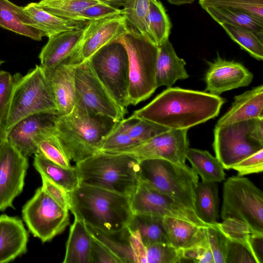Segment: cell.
<instances>
[{
	"instance_id": "cell-49",
	"label": "cell",
	"mask_w": 263,
	"mask_h": 263,
	"mask_svg": "<svg viewBox=\"0 0 263 263\" xmlns=\"http://www.w3.org/2000/svg\"><path fill=\"white\" fill-rule=\"evenodd\" d=\"M232 169L237 171L239 176L262 172L263 148L235 164Z\"/></svg>"
},
{
	"instance_id": "cell-24",
	"label": "cell",
	"mask_w": 263,
	"mask_h": 263,
	"mask_svg": "<svg viewBox=\"0 0 263 263\" xmlns=\"http://www.w3.org/2000/svg\"><path fill=\"white\" fill-rule=\"evenodd\" d=\"M156 81L157 87H171L178 80L189 78L185 61L179 58L167 39L157 46Z\"/></svg>"
},
{
	"instance_id": "cell-13",
	"label": "cell",
	"mask_w": 263,
	"mask_h": 263,
	"mask_svg": "<svg viewBox=\"0 0 263 263\" xmlns=\"http://www.w3.org/2000/svg\"><path fill=\"white\" fill-rule=\"evenodd\" d=\"M130 199L133 213L178 218L200 227L209 226L203 222L193 210L140 180Z\"/></svg>"
},
{
	"instance_id": "cell-11",
	"label": "cell",
	"mask_w": 263,
	"mask_h": 263,
	"mask_svg": "<svg viewBox=\"0 0 263 263\" xmlns=\"http://www.w3.org/2000/svg\"><path fill=\"white\" fill-rule=\"evenodd\" d=\"M74 81L76 104L116 122L124 119L127 109L113 98L95 73L88 60L76 66Z\"/></svg>"
},
{
	"instance_id": "cell-23",
	"label": "cell",
	"mask_w": 263,
	"mask_h": 263,
	"mask_svg": "<svg viewBox=\"0 0 263 263\" xmlns=\"http://www.w3.org/2000/svg\"><path fill=\"white\" fill-rule=\"evenodd\" d=\"M263 118V86L236 96L230 109L217 121L216 125Z\"/></svg>"
},
{
	"instance_id": "cell-33",
	"label": "cell",
	"mask_w": 263,
	"mask_h": 263,
	"mask_svg": "<svg viewBox=\"0 0 263 263\" xmlns=\"http://www.w3.org/2000/svg\"><path fill=\"white\" fill-rule=\"evenodd\" d=\"M204 10L219 25L229 24L254 32L263 40V21L246 13L225 8H206Z\"/></svg>"
},
{
	"instance_id": "cell-7",
	"label": "cell",
	"mask_w": 263,
	"mask_h": 263,
	"mask_svg": "<svg viewBox=\"0 0 263 263\" xmlns=\"http://www.w3.org/2000/svg\"><path fill=\"white\" fill-rule=\"evenodd\" d=\"M139 167L140 181L195 211L194 189L199 178L192 167L161 159L141 160Z\"/></svg>"
},
{
	"instance_id": "cell-4",
	"label": "cell",
	"mask_w": 263,
	"mask_h": 263,
	"mask_svg": "<svg viewBox=\"0 0 263 263\" xmlns=\"http://www.w3.org/2000/svg\"><path fill=\"white\" fill-rule=\"evenodd\" d=\"M79 183L130 197L139 182V161L125 154L99 152L76 163Z\"/></svg>"
},
{
	"instance_id": "cell-8",
	"label": "cell",
	"mask_w": 263,
	"mask_h": 263,
	"mask_svg": "<svg viewBox=\"0 0 263 263\" xmlns=\"http://www.w3.org/2000/svg\"><path fill=\"white\" fill-rule=\"evenodd\" d=\"M221 219L246 224L255 233L263 234V193L248 178H228L223 186Z\"/></svg>"
},
{
	"instance_id": "cell-9",
	"label": "cell",
	"mask_w": 263,
	"mask_h": 263,
	"mask_svg": "<svg viewBox=\"0 0 263 263\" xmlns=\"http://www.w3.org/2000/svg\"><path fill=\"white\" fill-rule=\"evenodd\" d=\"M95 73L113 98L123 108L128 101V59L120 43L105 45L88 60Z\"/></svg>"
},
{
	"instance_id": "cell-21",
	"label": "cell",
	"mask_w": 263,
	"mask_h": 263,
	"mask_svg": "<svg viewBox=\"0 0 263 263\" xmlns=\"http://www.w3.org/2000/svg\"><path fill=\"white\" fill-rule=\"evenodd\" d=\"M76 67L67 62L52 69H44L52 88L58 116L69 114L76 104Z\"/></svg>"
},
{
	"instance_id": "cell-2",
	"label": "cell",
	"mask_w": 263,
	"mask_h": 263,
	"mask_svg": "<svg viewBox=\"0 0 263 263\" xmlns=\"http://www.w3.org/2000/svg\"><path fill=\"white\" fill-rule=\"evenodd\" d=\"M118 122L75 104L69 114L56 116L55 135L70 160L77 163L99 153Z\"/></svg>"
},
{
	"instance_id": "cell-48",
	"label": "cell",
	"mask_w": 263,
	"mask_h": 263,
	"mask_svg": "<svg viewBox=\"0 0 263 263\" xmlns=\"http://www.w3.org/2000/svg\"><path fill=\"white\" fill-rule=\"evenodd\" d=\"M40 175L42 180V189L61 206L70 211L71 200L69 193L45 176Z\"/></svg>"
},
{
	"instance_id": "cell-20",
	"label": "cell",
	"mask_w": 263,
	"mask_h": 263,
	"mask_svg": "<svg viewBox=\"0 0 263 263\" xmlns=\"http://www.w3.org/2000/svg\"><path fill=\"white\" fill-rule=\"evenodd\" d=\"M28 234L17 217L0 215V263H7L27 251Z\"/></svg>"
},
{
	"instance_id": "cell-12",
	"label": "cell",
	"mask_w": 263,
	"mask_h": 263,
	"mask_svg": "<svg viewBox=\"0 0 263 263\" xmlns=\"http://www.w3.org/2000/svg\"><path fill=\"white\" fill-rule=\"evenodd\" d=\"M253 119L215 126L213 146L224 169H232L235 164L263 148L262 144L250 136Z\"/></svg>"
},
{
	"instance_id": "cell-28",
	"label": "cell",
	"mask_w": 263,
	"mask_h": 263,
	"mask_svg": "<svg viewBox=\"0 0 263 263\" xmlns=\"http://www.w3.org/2000/svg\"><path fill=\"white\" fill-rule=\"evenodd\" d=\"M163 217L133 213L127 227L145 247L155 243H170L163 223Z\"/></svg>"
},
{
	"instance_id": "cell-47",
	"label": "cell",
	"mask_w": 263,
	"mask_h": 263,
	"mask_svg": "<svg viewBox=\"0 0 263 263\" xmlns=\"http://www.w3.org/2000/svg\"><path fill=\"white\" fill-rule=\"evenodd\" d=\"M119 15H121L120 9L115 8L100 2L86 8L79 15L78 20L88 22Z\"/></svg>"
},
{
	"instance_id": "cell-1",
	"label": "cell",
	"mask_w": 263,
	"mask_h": 263,
	"mask_svg": "<svg viewBox=\"0 0 263 263\" xmlns=\"http://www.w3.org/2000/svg\"><path fill=\"white\" fill-rule=\"evenodd\" d=\"M224 102V99L206 91L171 87L130 116L170 129H189L217 116Z\"/></svg>"
},
{
	"instance_id": "cell-27",
	"label": "cell",
	"mask_w": 263,
	"mask_h": 263,
	"mask_svg": "<svg viewBox=\"0 0 263 263\" xmlns=\"http://www.w3.org/2000/svg\"><path fill=\"white\" fill-rule=\"evenodd\" d=\"M24 8L34 22L35 28L48 37L62 32L83 28L88 23L57 16L37 7L35 3H30Z\"/></svg>"
},
{
	"instance_id": "cell-18",
	"label": "cell",
	"mask_w": 263,
	"mask_h": 263,
	"mask_svg": "<svg viewBox=\"0 0 263 263\" xmlns=\"http://www.w3.org/2000/svg\"><path fill=\"white\" fill-rule=\"evenodd\" d=\"M204 77L205 91L219 95L222 93L241 87L248 86L253 74L241 64L221 58L219 54L212 62H209Z\"/></svg>"
},
{
	"instance_id": "cell-25",
	"label": "cell",
	"mask_w": 263,
	"mask_h": 263,
	"mask_svg": "<svg viewBox=\"0 0 263 263\" xmlns=\"http://www.w3.org/2000/svg\"><path fill=\"white\" fill-rule=\"evenodd\" d=\"M92 236L86 223L74 217L66 244L63 263H91Z\"/></svg>"
},
{
	"instance_id": "cell-43",
	"label": "cell",
	"mask_w": 263,
	"mask_h": 263,
	"mask_svg": "<svg viewBox=\"0 0 263 263\" xmlns=\"http://www.w3.org/2000/svg\"><path fill=\"white\" fill-rule=\"evenodd\" d=\"M217 224L205 227L206 238L214 263H225L226 237Z\"/></svg>"
},
{
	"instance_id": "cell-37",
	"label": "cell",
	"mask_w": 263,
	"mask_h": 263,
	"mask_svg": "<svg viewBox=\"0 0 263 263\" xmlns=\"http://www.w3.org/2000/svg\"><path fill=\"white\" fill-rule=\"evenodd\" d=\"M152 1L127 0L121 9V15L130 24V27L148 39L146 18Z\"/></svg>"
},
{
	"instance_id": "cell-34",
	"label": "cell",
	"mask_w": 263,
	"mask_h": 263,
	"mask_svg": "<svg viewBox=\"0 0 263 263\" xmlns=\"http://www.w3.org/2000/svg\"><path fill=\"white\" fill-rule=\"evenodd\" d=\"M16 6L9 0H0V26L34 40H42L44 34L37 29L24 24L18 16Z\"/></svg>"
},
{
	"instance_id": "cell-10",
	"label": "cell",
	"mask_w": 263,
	"mask_h": 263,
	"mask_svg": "<svg viewBox=\"0 0 263 263\" xmlns=\"http://www.w3.org/2000/svg\"><path fill=\"white\" fill-rule=\"evenodd\" d=\"M69 211L40 187L23 206L22 213L30 232L45 242L62 233L69 224Z\"/></svg>"
},
{
	"instance_id": "cell-30",
	"label": "cell",
	"mask_w": 263,
	"mask_h": 263,
	"mask_svg": "<svg viewBox=\"0 0 263 263\" xmlns=\"http://www.w3.org/2000/svg\"><path fill=\"white\" fill-rule=\"evenodd\" d=\"M33 166L40 175L45 176L68 193L80 184L76 166L69 168L62 166L37 153L34 154Z\"/></svg>"
},
{
	"instance_id": "cell-6",
	"label": "cell",
	"mask_w": 263,
	"mask_h": 263,
	"mask_svg": "<svg viewBox=\"0 0 263 263\" xmlns=\"http://www.w3.org/2000/svg\"><path fill=\"white\" fill-rule=\"evenodd\" d=\"M125 48L128 59V101L136 105L158 88L156 81L157 46L132 27L117 41Z\"/></svg>"
},
{
	"instance_id": "cell-3",
	"label": "cell",
	"mask_w": 263,
	"mask_h": 263,
	"mask_svg": "<svg viewBox=\"0 0 263 263\" xmlns=\"http://www.w3.org/2000/svg\"><path fill=\"white\" fill-rule=\"evenodd\" d=\"M69 194L74 217L102 231H121L133 216L129 197L81 184Z\"/></svg>"
},
{
	"instance_id": "cell-14",
	"label": "cell",
	"mask_w": 263,
	"mask_h": 263,
	"mask_svg": "<svg viewBox=\"0 0 263 263\" xmlns=\"http://www.w3.org/2000/svg\"><path fill=\"white\" fill-rule=\"evenodd\" d=\"M187 130L169 129L146 141L114 154H127L139 161L147 159H161L184 164L189 148Z\"/></svg>"
},
{
	"instance_id": "cell-44",
	"label": "cell",
	"mask_w": 263,
	"mask_h": 263,
	"mask_svg": "<svg viewBox=\"0 0 263 263\" xmlns=\"http://www.w3.org/2000/svg\"><path fill=\"white\" fill-rule=\"evenodd\" d=\"M225 263L257 262L251 252L243 244L226 237Z\"/></svg>"
},
{
	"instance_id": "cell-42",
	"label": "cell",
	"mask_w": 263,
	"mask_h": 263,
	"mask_svg": "<svg viewBox=\"0 0 263 263\" xmlns=\"http://www.w3.org/2000/svg\"><path fill=\"white\" fill-rule=\"evenodd\" d=\"M147 263H180L181 250L170 243H155L145 247Z\"/></svg>"
},
{
	"instance_id": "cell-35",
	"label": "cell",
	"mask_w": 263,
	"mask_h": 263,
	"mask_svg": "<svg viewBox=\"0 0 263 263\" xmlns=\"http://www.w3.org/2000/svg\"><path fill=\"white\" fill-rule=\"evenodd\" d=\"M98 0H41L35 5L57 16L78 21L79 15Z\"/></svg>"
},
{
	"instance_id": "cell-19",
	"label": "cell",
	"mask_w": 263,
	"mask_h": 263,
	"mask_svg": "<svg viewBox=\"0 0 263 263\" xmlns=\"http://www.w3.org/2000/svg\"><path fill=\"white\" fill-rule=\"evenodd\" d=\"M86 226L91 235L103 243L122 263H147L145 247L127 227L119 231L106 232Z\"/></svg>"
},
{
	"instance_id": "cell-22",
	"label": "cell",
	"mask_w": 263,
	"mask_h": 263,
	"mask_svg": "<svg viewBox=\"0 0 263 263\" xmlns=\"http://www.w3.org/2000/svg\"><path fill=\"white\" fill-rule=\"evenodd\" d=\"M84 29L66 31L48 37L39 56L42 68L49 70L67 62L77 49Z\"/></svg>"
},
{
	"instance_id": "cell-32",
	"label": "cell",
	"mask_w": 263,
	"mask_h": 263,
	"mask_svg": "<svg viewBox=\"0 0 263 263\" xmlns=\"http://www.w3.org/2000/svg\"><path fill=\"white\" fill-rule=\"evenodd\" d=\"M172 24L165 9L158 0H152L146 18L148 39L157 46L169 39Z\"/></svg>"
},
{
	"instance_id": "cell-17",
	"label": "cell",
	"mask_w": 263,
	"mask_h": 263,
	"mask_svg": "<svg viewBox=\"0 0 263 263\" xmlns=\"http://www.w3.org/2000/svg\"><path fill=\"white\" fill-rule=\"evenodd\" d=\"M57 115L40 113L28 116L16 123L7 133V140L25 156L34 155L39 142L55 134Z\"/></svg>"
},
{
	"instance_id": "cell-53",
	"label": "cell",
	"mask_w": 263,
	"mask_h": 263,
	"mask_svg": "<svg viewBox=\"0 0 263 263\" xmlns=\"http://www.w3.org/2000/svg\"><path fill=\"white\" fill-rule=\"evenodd\" d=\"M99 2L108 5L115 8L123 7L127 0H98Z\"/></svg>"
},
{
	"instance_id": "cell-45",
	"label": "cell",
	"mask_w": 263,
	"mask_h": 263,
	"mask_svg": "<svg viewBox=\"0 0 263 263\" xmlns=\"http://www.w3.org/2000/svg\"><path fill=\"white\" fill-rule=\"evenodd\" d=\"M13 88V76L0 70V125L3 127L7 118Z\"/></svg>"
},
{
	"instance_id": "cell-5",
	"label": "cell",
	"mask_w": 263,
	"mask_h": 263,
	"mask_svg": "<svg viewBox=\"0 0 263 263\" xmlns=\"http://www.w3.org/2000/svg\"><path fill=\"white\" fill-rule=\"evenodd\" d=\"M13 88L4 128L6 133L22 119L36 114L57 115L52 88L44 69L36 65L25 75L13 76Z\"/></svg>"
},
{
	"instance_id": "cell-51",
	"label": "cell",
	"mask_w": 263,
	"mask_h": 263,
	"mask_svg": "<svg viewBox=\"0 0 263 263\" xmlns=\"http://www.w3.org/2000/svg\"><path fill=\"white\" fill-rule=\"evenodd\" d=\"M250 251L257 263L263 262V234L252 233L249 240Z\"/></svg>"
},
{
	"instance_id": "cell-46",
	"label": "cell",
	"mask_w": 263,
	"mask_h": 263,
	"mask_svg": "<svg viewBox=\"0 0 263 263\" xmlns=\"http://www.w3.org/2000/svg\"><path fill=\"white\" fill-rule=\"evenodd\" d=\"M181 262L214 263L206 236L201 242L181 250Z\"/></svg>"
},
{
	"instance_id": "cell-31",
	"label": "cell",
	"mask_w": 263,
	"mask_h": 263,
	"mask_svg": "<svg viewBox=\"0 0 263 263\" xmlns=\"http://www.w3.org/2000/svg\"><path fill=\"white\" fill-rule=\"evenodd\" d=\"M186 159L194 172L200 176L201 181L221 182L225 179L221 163L209 152L189 147Z\"/></svg>"
},
{
	"instance_id": "cell-39",
	"label": "cell",
	"mask_w": 263,
	"mask_h": 263,
	"mask_svg": "<svg viewBox=\"0 0 263 263\" xmlns=\"http://www.w3.org/2000/svg\"><path fill=\"white\" fill-rule=\"evenodd\" d=\"M124 120L129 136L139 144L170 129L154 122L131 116Z\"/></svg>"
},
{
	"instance_id": "cell-55",
	"label": "cell",
	"mask_w": 263,
	"mask_h": 263,
	"mask_svg": "<svg viewBox=\"0 0 263 263\" xmlns=\"http://www.w3.org/2000/svg\"><path fill=\"white\" fill-rule=\"evenodd\" d=\"M7 140V133L4 127L0 125V151L4 142Z\"/></svg>"
},
{
	"instance_id": "cell-38",
	"label": "cell",
	"mask_w": 263,
	"mask_h": 263,
	"mask_svg": "<svg viewBox=\"0 0 263 263\" xmlns=\"http://www.w3.org/2000/svg\"><path fill=\"white\" fill-rule=\"evenodd\" d=\"M204 9L206 8H225L249 14L263 21V0H199Z\"/></svg>"
},
{
	"instance_id": "cell-15",
	"label": "cell",
	"mask_w": 263,
	"mask_h": 263,
	"mask_svg": "<svg viewBox=\"0 0 263 263\" xmlns=\"http://www.w3.org/2000/svg\"><path fill=\"white\" fill-rule=\"evenodd\" d=\"M128 28V24L121 15L88 22L77 49L67 62L77 66L88 60L101 48L117 41Z\"/></svg>"
},
{
	"instance_id": "cell-26",
	"label": "cell",
	"mask_w": 263,
	"mask_h": 263,
	"mask_svg": "<svg viewBox=\"0 0 263 263\" xmlns=\"http://www.w3.org/2000/svg\"><path fill=\"white\" fill-rule=\"evenodd\" d=\"M164 228L171 245L182 250L203 241L205 238L204 228L181 219L164 217Z\"/></svg>"
},
{
	"instance_id": "cell-50",
	"label": "cell",
	"mask_w": 263,
	"mask_h": 263,
	"mask_svg": "<svg viewBox=\"0 0 263 263\" xmlns=\"http://www.w3.org/2000/svg\"><path fill=\"white\" fill-rule=\"evenodd\" d=\"M91 263L122 262L103 243L92 236Z\"/></svg>"
},
{
	"instance_id": "cell-40",
	"label": "cell",
	"mask_w": 263,
	"mask_h": 263,
	"mask_svg": "<svg viewBox=\"0 0 263 263\" xmlns=\"http://www.w3.org/2000/svg\"><path fill=\"white\" fill-rule=\"evenodd\" d=\"M139 143L127 130L124 119L119 121L103 142L99 152L114 154L134 146Z\"/></svg>"
},
{
	"instance_id": "cell-54",
	"label": "cell",
	"mask_w": 263,
	"mask_h": 263,
	"mask_svg": "<svg viewBox=\"0 0 263 263\" xmlns=\"http://www.w3.org/2000/svg\"><path fill=\"white\" fill-rule=\"evenodd\" d=\"M170 4L175 5H181L184 4H190L193 3L195 0H167Z\"/></svg>"
},
{
	"instance_id": "cell-41",
	"label": "cell",
	"mask_w": 263,
	"mask_h": 263,
	"mask_svg": "<svg viewBox=\"0 0 263 263\" xmlns=\"http://www.w3.org/2000/svg\"><path fill=\"white\" fill-rule=\"evenodd\" d=\"M36 153L62 166H72L70 159L55 134L48 136L39 142Z\"/></svg>"
},
{
	"instance_id": "cell-36",
	"label": "cell",
	"mask_w": 263,
	"mask_h": 263,
	"mask_svg": "<svg viewBox=\"0 0 263 263\" xmlns=\"http://www.w3.org/2000/svg\"><path fill=\"white\" fill-rule=\"evenodd\" d=\"M220 25L242 49L257 60H263V40L260 39L254 32L227 23Z\"/></svg>"
},
{
	"instance_id": "cell-29",
	"label": "cell",
	"mask_w": 263,
	"mask_h": 263,
	"mask_svg": "<svg viewBox=\"0 0 263 263\" xmlns=\"http://www.w3.org/2000/svg\"><path fill=\"white\" fill-rule=\"evenodd\" d=\"M194 193L195 211L198 217L208 225H216L219 205L217 182L198 181Z\"/></svg>"
},
{
	"instance_id": "cell-16",
	"label": "cell",
	"mask_w": 263,
	"mask_h": 263,
	"mask_svg": "<svg viewBox=\"0 0 263 263\" xmlns=\"http://www.w3.org/2000/svg\"><path fill=\"white\" fill-rule=\"evenodd\" d=\"M29 167L28 157L7 140L0 151V211L13 208V202L23 191Z\"/></svg>"
},
{
	"instance_id": "cell-56",
	"label": "cell",
	"mask_w": 263,
	"mask_h": 263,
	"mask_svg": "<svg viewBox=\"0 0 263 263\" xmlns=\"http://www.w3.org/2000/svg\"><path fill=\"white\" fill-rule=\"evenodd\" d=\"M5 62L2 60H0V66L4 63Z\"/></svg>"
},
{
	"instance_id": "cell-52",
	"label": "cell",
	"mask_w": 263,
	"mask_h": 263,
	"mask_svg": "<svg viewBox=\"0 0 263 263\" xmlns=\"http://www.w3.org/2000/svg\"><path fill=\"white\" fill-rule=\"evenodd\" d=\"M250 136L263 144V118L253 119Z\"/></svg>"
}]
</instances>
